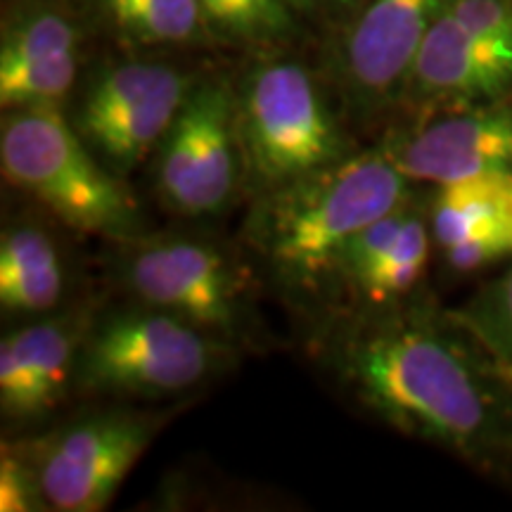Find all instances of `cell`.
Here are the masks:
<instances>
[{"mask_svg": "<svg viewBox=\"0 0 512 512\" xmlns=\"http://www.w3.org/2000/svg\"><path fill=\"white\" fill-rule=\"evenodd\" d=\"M330 368L389 427L512 486V370L453 311L425 299L351 318Z\"/></svg>", "mask_w": 512, "mask_h": 512, "instance_id": "6da1fadb", "label": "cell"}, {"mask_svg": "<svg viewBox=\"0 0 512 512\" xmlns=\"http://www.w3.org/2000/svg\"><path fill=\"white\" fill-rule=\"evenodd\" d=\"M413 195L387 145L354 150L339 162L256 195L245 240L287 294L335 297L351 240Z\"/></svg>", "mask_w": 512, "mask_h": 512, "instance_id": "7a4b0ae2", "label": "cell"}, {"mask_svg": "<svg viewBox=\"0 0 512 512\" xmlns=\"http://www.w3.org/2000/svg\"><path fill=\"white\" fill-rule=\"evenodd\" d=\"M0 169L5 181L79 233L117 245L145 235L136 197L88 147L60 107H19L5 114Z\"/></svg>", "mask_w": 512, "mask_h": 512, "instance_id": "3957f363", "label": "cell"}, {"mask_svg": "<svg viewBox=\"0 0 512 512\" xmlns=\"http://www.w3.org/2000/svg\"><path fill=\"white\" fill-rule=\"evenodd\" d=\"M233 344L150 304L93 318L76 361L74 389L112 399H166L204 384Z\"/></svg>", "mask_w": 512, "mask_h": 512, "instance_id": "277c9868", "label": "cell"}, {"mask_svg": "<svg viewBox=\"0 0 512 512\" xmlns=\"http://www.w3.org/2000/svg\"><path fill=\"white\" fill-rule=\"evenodd\" d=\"M247 185L256 195L316 174L351 155L318 83L297 62L254 69L238 98Z\"/></svg>", "mask_w": 512, "mask_h": 512, "instance_id": "5b68a950", "label": "cell"}, {"mask_svg": "<svg viewBox=\"0 0 512 512\" xmlns=\"http://www.w3.org/2000/svg\"><path fill=\"white\" fill-rule=\"evenodd\" d=\"M117 278L136 302L176 313L233 347L249 323V273L211 240L140 235L119 242Z\"/></svg>", "mask_w": 512, "mask_h": 512, "instance_id": "8992f818", "label": "cell"}, {"mask_svg": "<svg viewBox=\"0 0 512 512\" xmlns=\"http://www.w3.org/2000/svg\"><path fill=\"white\" fill-rule=\"evenodd\" d=\"M166 415L136 408H102L67 427L27 441L43 496L57 512L110 508L124 479L143 458Z\"/></svg>", "mask_w": 512, "mask_h": 512, "instance_id": "52a82bcc", "label": "cell"}, {"mask_svg": "<svg viewBox=\"0 0 512 512\" xmlns=\"http://www.w3.org/2000/svg\"><path fill=\"white\" fill-rule=\"evenodd\" d=\"M155 183L166 207L183 216L221 214L247 185L238 95L226 83L192 86L157 150Z\"/></svg>", "mask_w": 512, "mask_h": 512, "instance_id": "ba28073f", "label": "cell"}, {"mask_svg": "<svg viewBox=\"0 0 512 512\" xmlns=\"http://www.w3.org/2000/svg\"><path fill=\"white\" fill-rule=\"evenodd\" d=\"M190 91L192 81L169 64L124 62L91 83L72 124L95 155L124 176L157 155Z\"/></svg>", "mask_w": 512, "mask_h": 512, "instance_id": "9c48e42d", "label": "cell"}, {"mask_svg": "<svg viewBox=\"0 0 512 512\" xmlns=\"http://www.w3.org/2000/svg\"><path fill=\"white\" fill-rule=\"evenodd\" d=\"M432 245L430 202L411 195L351 240L339 264L335 297L349 302L354 316L411 302L425 278Z\"/></svg>", "mask_w": 512, "mask_h": 512, "instance_id": "30bf717a", "label": "cell"}, {"mask_svg": "<svg viewBox=\"0 0 512 512\" xmlns=\"http://www.w3.org/2000/svg\"><path fill=\"white\" fill-rule=\"evenodd\" d=\"M411 183L446 185L491 171H512V95L446 110L413 131L384 140Z\"/></svg>", "mask_w": 512, "mask_h": 512, "instance_id": "8fae6325", "label": "cell"}, {"mask_svg": "<svg viewBox=\"0 0 512 512\" xmlns=\"http://www.w3.org/2000/svg\"><path fill=\"white\" fill-rule=\"evenodd\" d=\"M448 0H370L344 41V79L363 112L408 91L432 24Z\"/></svg>", "mask_w": 512, "mask_h": 512, "instance_id": "7c38bea8", "label": "cell"}, {"mask_svg": "<svg viewBox=\"0 0 512 512\" xmlns=\"http://www.w3.org/2000/svg\"><path fill=\"white\" fill-rule=\"evenodd\" d=\"M88 309L41 318L0 342V411L5 420L46 418L74 389L76 361L93 323Z\"/></svg>", "mask_w": 512, "mask_h": 512, "instance_id": "4fadbf2b", "label": "cell"}, {"mask_svg": "<svg viewBox=\"0 0 512 512\" xmlns=\"http://www.w3.org/2000/svg\"><path fill=\"white\" fill-rule=\"evenodd\" d=\"M434 245L456 273L512 256V171L437 185L430 200Z\"/></svg>", "mask_w": 512, "mask_h": 512, "instance_id": "5bb4252c", "label": "cell"}, {"mask_svg": "<svg viewBox=\"0 0 512 512\" xmlns=\"http://www.w3.org/2000/svg\"><path fill=\"white\" fill-rule=\"evenodd\" d=\"M79 31L62 12L27 8L5 24L0 43V105L60 107L79 69Z\"/></svg>", "mask_w": 512, "mask_h": 512, "instance_id": "9a60e30c", "label": "cell"}, {"mask_svg": "<svg viewBox=\"0 0 512 512\" xmlns=\"http://www.w3.org/2000/svg\"><path fill=\"white\" fill-rule=\"evenodd\" d=\"M420 105L456 107L512 95V69L489 55L456 17L444 12L432 24L415 60L408 91Z\"/></svg>", "mask_w": 512, "mask_h": 512, "instance_id": "2e32d148", "label": "cell"}, {"mask_svg": "<svg viewBox=\"0 0 512 512\" xmlns=\"http://www.w3.org/2000/svg\"><path fill=\"white\" fill-rule=\"evenodd\" d=\"M64 264L53 235L15 223L0 238V306L12 316L53 311L64 294Z\"/></svg>", "mask_w": 512, "mask_h": 512, "instance_id": "e0dca14e", "label": "cell"}, {"mask_svg": "<svg viewBox=\"0 0 512 512\" xmlns=\"http://www.w3.org/2000/svg\"><path fill=\"white\" fill-rule=\"evenodd\" d=\"M121 38L143 46H185L207 34L200 0H95Z\"/></svg>", "mask_w": 512, "mask_h": 512, "instance_id": "ac0fdd59", "label": "cell"}, {"mask_svg": "<svg viewBox=\"0 0 512 512\" xmlns=\"http://www.w3.org/2000/svg\"><path fill=\"white\" fill-rule=\"evenodd\" d=\"M453 316L512 370V266L479 287L470 302L453 309Z\"/></svg>", "mask_w": 512, "mask_h": 512, "instance_id": "d6986e66", "label": "cell"}, {"mask_svg": "<svg viewBox=\"0 0 512 512\" xmlns=\"http://www.w3.org/2000/svg\"><path fill=\"white\" fill-rule=\"evenodd\" d=\"M209 27L238 41H268L290 31L283 0H200Z\"/></svg>", "mask_w": 512, "mask_h": 512, "instance_id": "ffe728a7", "label": "cell"}, {"mask_svg": "<svg viewBox=\"0 0 512 512\" xmlns=\"http://www.w3.org/2000/svg\"><path fill=\"white\" fill-rule=\"evenodd\" d=\"M448 12L486 53L512 69V0H448Z\"/></svg>", "mask_w": 512, "mask_h": 512, "instance_id": "44dd1931", "label": "cell"}, {"mask_svg": "<svg viewBox=\"0 0 512 512\" xmlns=\"http://www.w3.org/2000/svg\"><path fill=\"white\" fill-rule=\"evenodd\" d=\"M0 510L41 512L50 510L41 479L27 444H8L0 451Z\"/></svg>", "mask_w": 512, "mask_h": 512, "instance_id": "7402d4cb", "label": "cell"}, {"mask_svg": "<svg viewBox=\"0 0 512 512\" xmlns=\"http://www.w3.org/2000/svg\"><path fill=\"white\" fill-rule=\"evenodd\" d=\"M330 3H337V5H349V3H356V0H330Z\"/></svg>", "mask_w": 512, "mask_h": 512, "instance_id": "603a6c76", "label": "cell"}]
</instances>
